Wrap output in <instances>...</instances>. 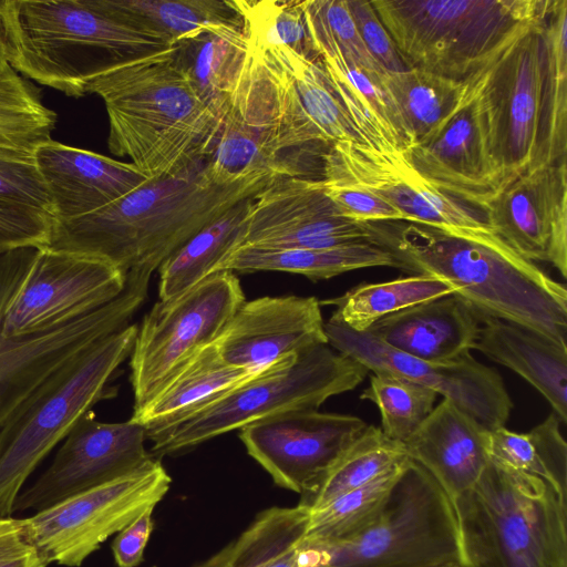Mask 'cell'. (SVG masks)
Instances as JSON below:
<instances>
[{
  "label": "cell",
  "mask_w": 567,
  "mask_h": 567,
  "mask_svg": "<svg viewBox=\"0 0 567 567\" xmlns=\"http://www.w3.org/2000/svg\"><path fill=\"white\" fill-rule=\"evenodd\" d=\"M476 96L496 194L526 173L567 164V0H547L476 73Z\"/></svg>",
  "instance_id": "6da1fadb"
},
{
  "label": "cell",
  "mask_w": 567,
  "mask_h": 567,
  "mask_svg": "<svg viewBox=\"0 0 567 567\" xmlns=\"http://www.w3.org/2000/svg\"><path fill=\"white\" fill-rule=\"evenodd\" d=\"M208 157L183 172L150 179L132 193L82 217L56 221L48 247L104 260L123 272L155 271L205 226L257 194L274 176L215 184Z\"/></svg>",
  "instance_id": "7a4b0ae2"
},
{
  "label": "cell",
  "mask_w": 567,
  "mask_h": 567,
  "mask_svg": "<svg viewBox=\"0 0 567 567\" xmlns=\"http://www.w3.org/2000/svg\"><path fill=\"white\" fill-rule=\"evenodd\" d=\"M109 117L107 145L148 179L212 155L223 121L200 100L175 44L120 61L92 79Z\"/></svg>",
  "instance_id": "3957f363"
},
{
  "label": "cell",
  "mask_w": 567,
  "mask_h": 567,
  "mask_svg": "<svg viewBox=\"0 0 567 567\" xmlns=\"http://www.w3.org/2000/svg\"><path fill=\"white\" fill-rule=\"evenodd\" d=\"M371 226L375 244L392 254L398 268L444 280L481 321H511L567 346L566 286L507 245L412 223Z\"/></svg>",
  "instance_id": "277c9868"
},
{
  "label": "cell",
  "mask_w": 567,
  "mask_h": 567,
  "mask_svg": "<svg viewBox=\"0 0 567 567\" xmlns=\"http://www.w3.org/2000/svg\"><path fill=\"white\" fill-rule=\"evenodd\" d=\"M0 25L9 65L72 97L85 95L89 82L113 64L171 47L97 0H1Z\"/></svg>",
  "instance_id": "5b68a950"
},
{
  "label": "cell",
  "mask_w": 567,
  "mask_h": 567,
  "mask_svg": "<svg viewBox=\"0 0 567 567\" xmlns=\"http://www.w3.org/2000/svg\"><path fill=\"white\" fill-rule=\"evenodd\" d=\"M452 503L461 567H567V497L543 478L489 458Z\"/></svg>",
  "instance_id": "8992f818"
},
{
  "label": "cell",
  "mask_w": 567,
  "mask_h": 567,
  "mask_svg": "<svg viewBox=\"0 0 567 567\" xmlns=\"http://www.w3.org/2000/svg\"><path fill=\"white\" fill-rule=\"evenodd\" d=\"M406 68L465 81L545 9L547 0H373Z\"/></svg>",
  "instance_id": "52a82bcc"
},
{
  "label": "cell",
  "mask_w": 567,
  "mask_h": 567,
  "mask_svg": "<svg viewBox=\"0 0 567 567\" xmlns=\"http://www.w3.org/2000/svg\"><path fill=\"white\" fill-rule=\"evenodd\" d=\"M128 324L50 374L0 425V516H11L22 486L75 422L109 394L107 383L131 354Z\"/></svg>",
  "instance_id": "ba28073f"
},
{
  "label": "cell",
  "mask_w": 567,
  "mask_h": 567,
  "mask_svg": "<svg viewBox=\"0 0 567 567\" xmlns=\"http://www.w3.org/2000/svg\"><path fill=\"white\" fill-rule=\"evenodd\" d=\"M300 547L306 567H461L453 503L412 460L364 528L337 543Z\"/></svg>",
  "instance_id": "9c48e42d"
},
{
  "label": "cell",
  "mask_w": 567,
  "mask_h": 567,
  "mask_svg": "<svg viewBox=\"0 0 567 567\" xmlns=\"http://www.w3.org/2000/svg\"><path fill=\"white\" fill-rule=\"evenodd\" d=\"M368 372L328 344L286 357L153 439L151 452L173 454L277 414L318 410L329 398L355 389Z\"/></svg>",
  "instance_id": "30bf717a"
},
{
  "label": "cell",
  "mask_w": 567,
  "mask_h": 567,
  "mask_svg": "<svg viewBox=\"0 0 567 567\" xmlns=\"http://www.w3.org/2000/svg\"><path fill=\"white\" fill-rule=\"evenodd\" d=\"M40 247L24 246L0 255V425L50 374L95 343L128 326L144 302L150 269L126 274L124 290L102 308L44 333L8 339L1 321Z\"/></svg>",
  "instance_id": "8fae6325"
},
{
  "label": "cell",
  "mask_w": 567,
  "mask_h": 567,
  "mask_svg": "<svg viewBox=\"0 0 567 567\" xmlns=\"http://www.w3.org/2000/svg\"><path fill=\"white\" fill-rule=\"evenodd\" d=\"M233 271H218L178 297L154 303L130 354L133 413L146 406L203 348L215 342L245 302Z\"/></svg>",
  "instance_id": "7c38bea8"
},
{
  "label": "cell",
  "mask_w": 567,
  "mask_h": 567,
  "mask_svg": "<svg viewBox=\"0 0 567 567\" xmlns=\"http://www.w3.org/2000/svg\"><path fill=\"white\" fill-rule=\"evenodd\" d=\"M172 478L155 457L141 468L22 518L45 566L80 567L113 534L155 506Z\"/></svg>",
  "instance_id": "4fadbf2b"
},
{
  "label": "cell",
  "mask_w": 567,
  "mask_h": 567,
  "mask_svg": "<svg viewBox=\"0 0 567 567\" xmlns=\"http://www.w3.org/2000/svg\"><path fill=\"white\" fill-rule=\"evenodd\" d=\"M321 164L322 176L373 193L396 209L406 223L484 244L506 245L482 212L434 187L400 151H377L363 143L340 142L328 147Z\"/></svg>",
  "instance_id": "5bb4252c"
},
{
  "label": "cell",
  "mask_w": 567,
  "mask_h": 567,
  "mask_svg": "<svg viewBox=\"0 0 567 567\" xmlns=\"http://www.w3.org/2000/svg\"><path fill=\"white\" fill-rule=\"evenodd\" d=\"M125 285L126 274L104 260L40 247L4 311L1 334L22 338L66 326L111 302Z\"/></svg>",
  "instance_id": "9a60e30c"
},
{
  "label": "cell",
  "mask_w": 567,
  "mask_h": 567,
  "mask_svg": "<svg viewBox=\"0 0 567 567\" xmlns=\"http://www.w3.org/2000/svg\"><path fill=\"white\" fill-rule=\"evenodd\" d=\"M324 332L332 348L372 373H390L429 386L487 431L506 425L513 402L505 383L496 370L475 360L471 352L444 362L421 360L331 318Z\"/></svg>",
  "instance_id": "2e32d148"
},
{
  "label": "cell",
  "mask_w": 567,
  "mask_h": 567,
  "mask_svg": "<svg viewBox=\"0 0 567 567\" xmlns=\"http://www.w3.org/2000/svg\"><path fill=\"white\" fill-rule=\"evenodd\" d=\"M280 153V103L275 75L266 53L249 43L208 159V175L215 184L229 185L264 174H296L279 162Z\"/></svg>",
  "instance_id": "e0dca14e"
},
{
  "label": "cell",
  "mask_w": 567,
  "mask_h": 567,
  "mask_svg": "<svg viewBox=\"0 0 567 567\" xmlns=\"http://www.w3.org/2000/svg\"><path fill=\"white\" fill-rule=\"evenodd\" d=\"M146 431L132 419L107 423L85 412L64 437L50 466L21 491L14 512L47 509L82 492L127 475L154 457L145 449Z\"/></svg>",
  "instance_id": "ac0fdd59"
},
{
  "label": "cell",
  "mask_w": 567,
  "mask_h": 567,
  "mask_svg": "<svg viewBox=\"0 0 567 567\" xmlns=\"http://www.w3.org/2000/svg\"><path fill=\"white\" fill-rule=\"evenodd\" d=\"M374 241L371 224L346 218L321 179L274 176L252 198L240 247L320 249ZM239 247V248H240Z\"/></svg>",
  "instance_id": "d6986e66"
},
{
  "label": "cell",
  "mask_w": 567,
  "mask_h": 567,
  "mask_svg": "<svg viewBox=\"0 0 567 567\" xmlns=\"http://www.w3.org/2000/svg\"><path fill=\"white\" fill-rule=\"evenodd\" d=\"M367 425L354 415L295 410L241 427L239 439L278 486L301 495Z\"/></svg>",
  "instance_id": "ffe728a7"
},
{
  "label": "cell",
  "mask_w": 567,
  "mask_h": 567,
  "mask_svg": "<svg viewBox=\"0 0 567 567\" xmlns=\"http://www.w3.org/2000/svg\"><path fill=\"white\" fill-rule=\"evenodd\" d=\"M492 230L529 261L567 277V164L526 173L482 208Z\"/></svg>",
  "instance_id": "44dd1931"
},
{
  "label": "cell",
  "mask_w": 567,
  "mask_h": 567,
  "mask_svg": "<svg viewBox=\"0 0 567 567\" xmlns=\"http://www.w3.org/2000/svg\"><path fill=\"white\" fill-rule=\"evenodd\" d=\"M214 343L224 363L262 369L328 340L316 297L282 296L243 302Z\"/></svg>",
  "instance_id": "7402d4cb"
},
{
  "label": "cell",
  "mask_w": 567,
  "mask_h": 567,
  "mask_svg": "<svg viewBox=\"0 0 567 567\" xmlns=\"http://www.w3.org/2000/svg\"><path fill=\"white\" fill-rule=\"evenodd\" d=\"M262 51L271 64L278 91L281 152L329 147L340 142L363 143L321 59H308L289 48Z\"/></svg>",
  "instance_id": "603a6c76"
},
{
  "label": "cell",
  "mask_w": 567,
  "mask_h": 567,
  "mask_svg": "<svg viewBox=\"0 0 567 567\" xmlns=\"http://www.w3.org/2000/svg\"><path fill=\"white\" fill-rule=\"evenodd\" d=\"M476 73L462 107L432 140L414 145L405 157L434 187L481 210L496 194V182L476 96Z\"/></svg>",
  "instance_id": "cb8c5ba5"
},
{
  "label": "cell",
  "mask_w": 567,
  "mask_h": 567,
  "mask_svg": "<svg viewBox=\"0 0 567 567\" xmlns=\"http://www.w3.org/2000/svg\"><path fill=\"white\" fill-rule=\"evenodd\" d=\"M56 221L87 215L150 181L134 164L50 140L33 152Z\"/></svg>",
  "instance_id": "d4e9b609"
},
{
  "label": "cell",
  "mask_w": 567,
  "mask_h": 567,
  "mask_svg": "<svg viewBox=\"0 0 567 567\" xmlns=\"http://www.w3.org/2000/svg\"><path fill=\"white\" fill-rule=\"evenodd\" d=\"M403 444L452 502L475 485L489 462L488 431L446 399Z\"/></svg>",
  "instance_id": "484cf974"
},
{
  "label": "cell",
  "mask_w": 567,
  "mask_h": 567,
  "mask_svg": "<svg viewBox=\"0 0 567 567\" xmlns=\"http://www.w3.org/2000/svg\"><path fill=\"white\" fill-rule=\"evenodd\" d=\"M480 327L473 309L451 293L383 317L365 332L408 355L444 362L474 349Z\"/></svg>",
  "instance_id": "4316f807"
},
{
  "label": "cell",
  "mask_w": 567,
  "mask_h": 567,
  "mask_svg": "<svg viewBox=\"0 0 567 567\" xmlns=\"http://www.w3.org/2000/svg\"><path fill=\"white\" fill-rule=\"evenodd\" d=\"M474 349L525 379L567 422V346L518 323L485 318Z\"/></svg>",
  "instance_id": "83f0119b"
},
{
  "label": "cell",
  "mask_w": 567,
  "mask_h": 567,
  "mask_svg": "<svg viewBox=\"0 0 567 567\" xmlns=\"http://www.w3.org/2000/svg\"><path fill=\"white\" fill-rule=\"evenodd\" d=\"M269 367H230L221 361L213 342L200 349L158 394L142 410L133 413L131 419L144 426L147 439L152 441Z\"/></svg>",
  "instance_id": "f1b7e54d"
},
{
  "label": "cell",
  "mask_w": 567,
  "mask_h": 567,
  "mask_svg": "<svg viewBox=\"0 0 567 567\" xmlns=\"http://www.w3.org/2000/svg\"><path fill=\"white\" fill-rule=\"evenodd\" d=\"M333 90L363 143L377 151L411 147L399 112L385 91L381 74L371 73L340 52L320 58Z\"/></svg>",
  "instance_id": "f546056e"
},
{
  "label": "cell",
  "mask_w": 567,
  "mask_h": 567,
  "mask_svg": "<svg viewBox=\"0 0 567 567\" xmlns=\"http://www.w3.org/2000/svg\"><path fill=\"white\" fill-rule=\"evenodd\" d=\"M175 45L196 93L223 121L226 104L249 52L245 27L212 25Z\"/></svg>",
  "instance_id": "4dcf8cb0"
},
{
  "label": "cell",
  "mask_w": 567,
  "mask_h": 567,
  "mask_svg": "<svg viewBox=\"0 0 567 567\" xmlns=\"http://www.w3.org/2000/svg\"><path fill=\"white\" fill-rule=\"evenodd\" d=\"M378 266L398 268L392 254L371 241L320 249H272L243 246L235 250L217 268L216 272L285 271L318 280Z\"/></svg>",
  "instance_id": "1f68e13d"
},
{
  "label": "cell",
  "mask_w": 567,
  "mask_h": 567,
  "mask_svg": "<svg viewBox=\"0 0 567 567\" xmlns=\"http://www.w3.org/2000/svg\"><path fill=\"white\" fill-rule=\"evenodd\" d=\"M470 80L456 81L415 68L381 74L411 147L432 140L455 115L468 96Z\"/></svg>",
  "instance_id": "d6a6232c"
},
{
  "label": "cell",
  "mask_w": 567,
  "mask_h": 567,
  "mask_svg": "<svg viewBox=\"0 0 567 567\" xmlns=\"http://www.w3.org/2000/svg\"><path fill=\"white\" fill-rule=\"evenodd\" d=\"M112 17L173 45L216 24L245 27L235 0H97Z\"/></svg>",
  "instance_id": "836d02e7"
},
{
  "label": "cell",
  "mask_w": 567,
  "mask_h": 567,
  "mask_svg": "<svg viewBox=\"0 0 567 567\" xmlns=\"http://www.w3.org/2000/svg\"><path fill=\"white\" fill-rule=\"evenodd\" d=\"M254 196L205 226L161 264L158 300H172L193 288L240 247L243 221Z\"/></svg>",
  "instance_id": "e575fe53"
},
{
  "label": "cell",
  "mask_w": 567,
  "mask_h": 567,
  "mask_svg": "<svg viewBox=\"0 0 567 567\" xmlns=\"http://www.w3.org/2000/svg\"><path fill=\"white\" fill-rule=\"evenodd\" d=\"M404 444L380 427H367L340 453L317 483L300 495L298 505L315 512L388 472L405 458Z\"/></svg>",
  "instance_id": "d590c367"
},
{
  "label": "cell",
  "mask_w": 567,
  "mask_h": 567,
  "mask_svg": "<svg viewBox=\"0 0 567 567\" xmlns=\"http://www.w3.org/2000/svg\"><path fill=\"white\" fill-rule=\"evenodd\" d=\"M454 293L439 278L410 275L378 284H360L339 297L319 301L333 305L331 319L355 332H365L378 320L411 306Z\"/></svg>",
  "instance_id": "8d00e7d4"
},
{
  "label": "cell",
  "mask_w": 567,
  "mask_h": 567,
  "mask_svg": "<svg viewBox=\"0 0 567 567\" xmlns=\"http://www.w3.org/2000/svg\"><path fill=\"white\" fill-rule=\"evenodd\" d=\"M487 447L491 460L538 476L567 497V444L555 413L526 433L505 426L488 431Z\"/></svg>",
  "instance_id": "74e56055"
},
{
  "label": "cell",
  "mask_w": 567,
  "mask_h": 567,
  "mask_svg": "<svg viewBox=\"0 0 567 567\" xmlns=\"http://www.w3.org/2000/svg\"><path fill=\"white\" fill-rule=\"evenodd\" d=\"M309 515L299 505L266 509L236 539L193 567H267L303 540Z\"/></svg>",
  "instance_id": "f35d334b"
},
{
  "label": "cell",
  "mask_w": 567,
  "mask_h": 567,
  "mask_svg": "<svg viewBox=\"0 0 567 567\" xmlns=\"http://www.w3.org/2000/svg\"><path fill=\"white\" fill-rule=\"evenodd\" d=\"M410 461L405 458L373 481L311 512L301 545L337 543L364 528L380 512Z\"/></svg>",
  "instance_id": "ab89813d"
},
{
  "label": "cell",
  "mask_w": 567,
  "mask_h": 567,
  "mask_svg": "<svg viewBox=\"0 0 567 567\" xmlns=\"http://www.w3.org/2000/svg\"><path fill=\"white\" fill-rule=\"evenodd\" d=\"M56 122L38 89L10 65L0 71V146L33 153Z\"/></svg>",
  "instance_id": "60d3db41"
},
{
  "label": "cell",
  "mask_w": 567,
  "mask_h": 567,
  "mask_svg": "<svg viewBox=\"0 0 567 567\" xmlns=\"http://www.w3.org/2000/svg\"><path fill=\"white\" fill-rule=\"evenodd\" d=\"M439 394L429 386L390 373H372L361 400L373 402L381 415V431L404 443L434 409Z\"/></svg>",
  "instance_id": "b9f144b4"
},
{
  "label": "cell",
  "mask_w": 567,
  "mask_h": 567,
  "mask_svg": "<svg viewBox=\"0 0 567 567\" xmlns=\"http://www.w3.org/2000/svg\"><path fill=\"white\" fill-rule=\"evenodd\" d=\"M235 1L250 45L260 50L289 48L308 59H320L308 33L302 1Z\"/></svg>",
  "instance_id": "7bdbcfd3"
},
{
  "label": "cell",
  "mask_w": 567,
  "mask_h": 567,
  "mask_svg": "<svg viewBox=\"0 0 567 567\" xmlns=\"http://www.w3.org/2000/svg\"><path fill=\"white\" fill-rule=\"evenodd\" d=\"M308 33L319 58L340 52L371 73H383L364 47L347 0L302 1Z\"/></svg>",
  "instance_id": "ee69618b"
},
{
  "label": "cell",
  "mask_w": 567,
  "mask_h": 567,
  "mask_svg": "<svg viewBox=\"0 0 567 567\" xmlns=\"http://www.w3.org/2000/svg\"><path fill=\"white\" fill-rule=\"evenodd\" d=\"M0 205L30 208L54 218L33 153L0 146Z\"/></svg>",
  "instance_id": "f6af8a7d"
},
{
  "label": "cell",
  "mask_w": 567,
  "mask_h": 567,
  "mask_svg": "<svg viewBox=\"0 0 567 567\" xmlns=\"http://www.w3.org/2000/svg\"><path fill=\"white\" fill-rule=\"evenodd\" d=\"M321 181L329 198L348 219L362 224L402 220L396 209L367 189L330 176Z\"/></svg>",
  "instance_id": "bcb514c9"
},
{
  "label": "cell",
  "mask_w": 567,
  "mask_h": 567,
  "mask_svg": "<svg viewBox=\"0 0 567 567\" xmlns=\"http://www.w3.org/2000/svg\"><path fill=\"white\" fill-rule=\"evenodd\" d=\"M347 4L364 47L381 70L383 72L406 70V65L371 1L347 0Z\"/></svg>",
  "instance_id": "7dc6e473"
},
{
  "label": "cell",
  "mask_w": 567,
  "mask_h": 567,
  "mask_svg": "<svg viewBox=\"0 0 567 567\" xmlns=\"http://www.w3.org/2000/svg\"><path fill=\"white\" fill-rule=\"evenodd\" d=\"M0 567H47L27 540L22 518L0 516Z\"/></svg>",
  "instance_id": "c3c4849f"
},
{
  "label": "cell",
  "mask_w": 567,
  "mask_h": 567,
  "mask_svg": "<svg viewBox=\"0 0 567 567\" xmlns=\"http://www.w3.org/2000/svg\"><path fill=\"white\" fill-rule=\"evenodd\" d=\"M153 509H148L125 526L112 543L117 567H136L144 557V550L154 528Z\"/></svg>",
  "instance_id": "681fc988"
},
{
  "label": "cell",
  "mask_w": 567,
  "mask_h": 567,
  "mask_svg": "<svg viewBox=\"0 0 567 567\" xmlns=\"http://www.w3.org/2000/svg\"><path fill=\"white\" fill-rule=\"evenodd\" d=\"M8 65H9V63L7 61L4 39H3L2 29L0 25V71L3 70Z\"/></svg>",
  "instance_id": "f907efd6"
},
{
  "label": "cell",
  "mask_w": 567,
  "mask_h": 567,
  "mask_svg": "<svg viewBox=\"0 0 567 567\" xmlns=\"http://www.w3.org/2000/svg\"><path fill=\"white\" fill-rule=\"evenodd\" d=\"M4 251H8V249H6L1 244H0V255L3 254Z\"/></svg>",
  "instance_id": "816d5d0a"
}]
</instances>
